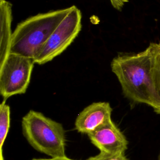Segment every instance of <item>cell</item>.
<instances>
[{
	"instance_id": "cell-1",
	"label": "cell",
	"mask_w": 160,
	"mask_h": 160,
	"mask_svg": "<svg viewBox=\"0 0 160 160\" xmlns=\"http://www.w3.org/2000/svg\"><path fill=\"white\" fill-rule=\"evenodd\" d=\"M111 68L126 98L134 102L155 108L156 94L149 46L136 54L118 55L112 60Z\"/></svg>"
},
{
	"instance_id": "cell-2",
	"label": "cell",
	"mask_w": 160,
	"mask_h": 160,
	"mask_svg": "<svg viewBox=\"0 0 160 160\" xmlns=\"http://www.w3.org/2000/svg\"><path fill=\"white\" fill-rule=\"evenodd\" d=\"M71 7L39 13L19 23L12 32L10 53L34 59Z\"/></svg>"
},
{
	"instance_id": "cell-3",
	"label": "cell",
	"mask_w": 160,
	"mask_h": 160,
	"mask_svg": "<svg viewBox=\"0 0 160 160\" xmlns=\"http://www.w3.org/2000/svg\"><path fill=\"white\" fill-rule=\"evenodd\" d=\"M21 126L24 138L34 149L51 158L66 156L65 131L61 123L30 110L23 116Z\"/></svg>"
},
{
	"instance_id": "cell-4",
	"label": "cell",
	"mask_w": 160,
	"mask_h": 160,
	"mask_svg": "<svg viewBox=\"0 0 160 160\" xmlns=\"http://www.w3.org/2000/svg\"><path fill=\"white\" fill-rule=\"evenodd\" d=\"M34 64L32 58L9 54L0 66V92L3 100L26 92Z\"/></svg>"
},
{
	"instance_id": "cell-5",
	"label": "cell",
	"mask_w": 160,
	"mask_h": 160,
	"mask_svg": "<svg viewBox=\"0 0 160 160\" xmlns=\"http://www.w3.org/2000/svg\"><path fill=\"white\" fill-rule=\"evenodd\" d=\"M81 12L75 6L58 24L37 57L36 64H45L61 54L72 42L81 29Z\"/></svg>"
},
{
	"instance_id": "cell-6",
	"label": "cell",
	"mask_w": 160,
	"mask_h": 160,
	"mask_svg": "<svg viewBox=\"0 0 160 160\" xmlns=\"http://www.w3.org/2000/svg\"><path fill=\"white\" fill-rule=\"evenodd\" d=\"M112 108L108 102H93L85 108L77 116L75 128L87 135L111 121Z\"/></svg>"
},
{
	"instance_id": "cell-7",
	"label": "cell",
	"mask_w": 160,
	"mask_h": 160,
	"mask_svg": "<svg viewBox=\"0 0 160 160\" xmlns=\"http://www.w3.org/2000/svg\"><path fill=\"white\" fill-rule=\"evenodd\" d=\"M88 136L101 152L125 153L128 148V142L125 136L112 121Z\"/></svg>"
},
{
	"instance_id": "cell-8",
	"label": "cell",
	"mask_w": 160,
	"mask_h": 160,
	"mask_svg": "<svg viewBox=\"0 0 160 160\" xmlns=\"http://www.w3.org/2000/svg\"><path fill=\"white\" fill-rule=\"evenodd\" d=\"M12 19V4L6 0H0V66L10 54Z\"/></svg>"
},
{
	"instance_id": "cell-9",
	"label": "cell",
	"mask_w": 160,
	"mask_h": 160,
	"mask_svg": "<svg viewBox=\"0 0 160 160\" xmlns=\"http://www.w3.org/2000/svg\"><path fill=\"white\" fill-rule=\"evenodd\" d=\"M152 56V76L156 94V106L154 111L160 114V42L149 45Z\"/></svg>"
},
{
	"instance_id": "cell-10",
	"label": "cell",
	"mask_w": 160,
	"mask_h": 160,
	"mask_svg": "<svg viewBox=\"0 0 160 160\" xmlns=\"http://www.w3.org/2000/svg\"><path fill=\"white\" fill-rule=\"evenodd\" d=\"M3 100L0 104V160H4L3 156V146L10 128L11 111L10 107Z\"/></svg>"
},
{
	"instance_id": "cell-11",
	"label": "cell",
	"mask_w": 160,
	"mask_h": 160,
	"mask_svg": "<svg viewBox=\"0 0 160 160\" xmlns=\"http://www.w3.org/2000/svg\"><path fill=\"white\" fill-rule=\"evenodd\" d=\"M86 160H128L124 153L107 154L100 152L98 154L92 156Z\"/></svg>"
},
{
	"instance_id": "cell-12",
	"label": "cell",
	"mask_w": 160,
	"mask_h": 160,
	"mask_svg": "<svg viewBox=\"0 0 160 160\" xmlns=\"http://www.w3.org/2000/svg\"><path fill=\"white\" fill-rule=\"evenodd\" d=\"M114 8L118 11H121L124 4L128 2V0H109Z\"/></svg>"
},
{
	"instance_id": "cell-13",
	"label": "cell",
	"mask_w": 160,
	"mask_h": 160,
	"mask_svg": "<svg viewBox=\"0 0 160 160\" xmlns=\"http://www.w3.org/2000/svg\"><path fill=\"white\" fill-rule=\"evenodd\" d=\"M31 160H75V159H70V158L65 156V157H59V158H48V159L35 158V159H32Z\"/></svg>"
},
{
	"instance_id": "cell-14",
	"label": "cell",
	"mask_w": 160,
	"mask_h": 160,
	"mask_svg": "<svg viewBox=\"0 0 160 160\" xmlns=\"http://www.w3.org/2000/svg\"><path fill=\"white\" fill-rule=\"evenodd\" d=\"M159 160H160V156H159Z\"/></svg>"
}]
</instances>
